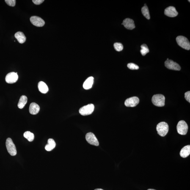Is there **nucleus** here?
Segmentation results:
<instances>
[{
    "mask_svg": "<svg viewBox=\"0 0 190 190\" xmlns=\"http://www.w3.org/2000/svg\"><path fill=\"white\" fill-rule=\"evenodd\" d=\"M147 190H155V189H148Z\"/></svg>",
    "mask_w": 190,
    "mask_h": 190,
    "instance_id": "obj_30",
    "label": "nucleus"
},
{
    "mask_svg": "<svg viewBox=\"0 0 190 190\" xmlns=\"http://www.w3.org/2000/svg\"><path fill=\"white\" fill-rule=\"evenodd\" d=\"M185 98L189 103H190V92L188 91L185 93Z\"/></svg>",
    "mask_w": 190,
    "mask_h": 190,
    "instance_id": "obj_27",
    "label": "nucleus"
},
{
    "mask_svg": "<svg viewBox=\"0 0 190 190\" xmlns=\"http://www.w3.org/2000/svg\"><path fill=\"white\" fill-rule=\"evenodd\" d=\"M169 60V59H168H168H167V60Z\"/></svg>",
    "mask_w": 190,
    "mask_h": 190,
    "instance_id": "obj_31",
    "label": "nucleus"
},
{
    "mask_svg": "<svg viewBox=\"0 0 190 190\" xmlns=\"http://www.w3.org/2000/svg\"><path fill=\"white\" fill-rule=\"evenodd\" d=\"M176 41L178 45L181 47L187 50H190V42L186 37L182 36H178L176 37Z\"/></svg>",
    "mask_w": 190,
    "mask_h": 190,
    "instance_id": "obj_3",
    "label": "nucleus"
},
{
    "mask_svg": "<svg viewBox=\"0 0 190 190\" xmlns=\"http://www.w3.org/2000/svg\"><path fill=\"white\" fill-rule=\"evenodd\" d=\"M27 97L25 95H22L20 97L19 101L18 102V107L20 109H23L27 103Z\"/></svg>",
    "mask_w": 190,
    "mask_h": 190,
    "instance_id": "obj_20",
    "label": "nucleus"
},
{
    "mask_svg": "<svg viewBox=\"0 0 190 190\" xmlns=\"http://www.w3.org/2000/svg\"><path fill=\"white\" fill-rule=\"evenodd\" d=\"M141 11H142V13L144 16L147 20H150V17L149 11L148 8L147 6L146 5L143 7Z\"/></svg>",
    "mask_w": 190,
    "mask_h": 190,
    "instance_id": "obj_21",
    "label": "nucleus"
},
{
    "mask_svg": "<svg viewBox=\"0 0 190 190\" xmlns=\"http://www.w3.org/2000/svg\"><path fill=\"white\" fill-rule=\"evenodd\" d=\"M56 143L54 139H50L48 140V144L45 146V149L47 151H50L53 150L56 147Z\"/></svg>",
    "mask_w": 190,
    "mask_h": 190,
    "instance_id": "obj_18",
    "label": "nucleus"
},
{
    "mask_svg": "<svg viewBox=\"0 0 190 190\" xmlns=\"http://www.w3.org/2000/svg\"><path fill=\"white\" fill-rule=\"evenodd\" d=\"M86 139L88 143L91 145L98 146L99 142L95 134L92 133H89L86 134Z\"/></svg>",
    "mask_w": 190,
    "mask_h": 190,
    "instance_id": "obj_7",
    "label": "nucleus"
},
{
    "mask_svg": "<svg viewBox=\"0 0 190 190\" xmlns=\"http://www.w3.org/2000/svg\"><path fill=\"white\" fill-rule=\"evenodd\" d=\"M190 154V145L185 146L180 152V156L183 158H186L189 156Z\"/></svg>",
    "mask_w": 190,
    "mask_h": 190,
    "instance_id": "obj_16",
    "label": "nucleus"
},
{
    "mask_svg": "<svg viewBox=\"0 0 190 190\" xmlns=\"http://www.w3.org/2000/svg\"><path fill=\"white\" fill-rule=\"evenodd\" d=\"M165 65L166 68L169 70H180L181 69L180 66L178 64L171 60H166L165 62Z\"/></svg>",
    "mask_w": 190,
    "mask_h": 190,
    "instance_id": "obj_9",
    "label": "nucleus"
},
{
    "mask_svg": "<svg viewBox=\"0 0 190 190\" xmlns=\"http://www.w3.org/2000/svg\"><path fill=\"white\" fill-rule=\"evenodd\" d=\"M141 49L140 52L141 54L143 56H145L147 53L149 52V50L147 45L145 44H143L141 45Z\"/></svg>",
    "mask_w": 190,
    "mask_h": 190,
    "instance_id": "obj_23",
    "label": "nucleus"
},
{
    "mask_svg": "<svg viewBox=\"0 0 190 190\" xmlns=\"http://www.w3.org/2000/svg\"><path fill=\"white\" fill-rule=\"evenodd\" d=\"M6 146L8 152L11 156H15L17 154L16 147L11 139L8 138L6 142Z\"/></svg>",
    "mask_w": 190,
    "mask_h": 190,
    "instance_id": "obj_4",
    "label": "nucleus"
},
{
    "mask_svg": "<svg viewBox=\"0 0 190 190\" xmlns=\"http://www.w3.org/2000/svg\"><path fill=\"white\" fill-rule=\"evenodd\" d=\"M39 91L42 93L45 94L48 91L49 89L47 85L43 81H40L38 85Z\"/></svg>",
    "mask_w": 190,
    "mask_h": 190,
    "instance_id": "obj_17",
    "label": "nucleus"
},
{
    "mask_svg": "<svg viewBox=\"0 0 190 190\" xmlns=\"http://www.w3.org/2000/svg\"><path fill=\"white\" fill-rule=\"evenodd\" d=\"M127 66L128 68L131 70H138L139 68V66L133 63L128 64Z\"/></svg>",
    "mask_w": 190,
    "mask_h": 190,
    "instance_id": "obj_25",
    "label": "nucleus"
},
{
    "mask_svg": "<svg viewBox=\"0 0 190 190\" xmlns=\"http://www.w3.org/2000/svg\"><path fill=\"white\" fill-rule=\"evenodd\" d=\"M165 98L164 95L161 94H157L153 96L152 102L154 105L158 107L164 106L165 105Z\"/></svg>",
    "mask_w": 190,
    "mask_h": 190,
    "instance_id": "obj_2",
    "label": "nucleus"
},
{
    "mask_svg": "<svg viewBox=\"0 0 190 190\" xmlns=\"http://www.w3.org/2000/svg\"><path fill=\"white\" fill-rule=\"evenodd\" d=\"M24 137L28 140L29 142H32L34 139V135L30 131H27L25 132L23 135Z\"/></svg>",
    "mask_w": 190,
    "mask_h": 190,
    "instance_id": "obj_22",
    "label": "nucleus"
},
{
    "mask_svg": "<svg viewBox=\"0 0 190 190\" xmlns=\"http://www.w3.org/2000/svg\"><path fill=\"white\" fill-rule=\"evenodd\" d=\"M18 76L17 73L11 72L6 75L5 81L8 84H14L18 80Z\"/></svg>",
    "mask_w": 190,
    "mask_h": 190,
    "instance_id": "obj_10",
    "label": "nucleus"
},
{
    "mask_svg": "<svg viewBox=\"0 0 190 190\" xmlns=\"http://www.w3.org/2000/svg\"><path fill=\"white\" fill-rule=\"evenodd\" d=\"M95 109V106L91 103L83 106L79 109V112L81 115L85 116L91 114Z\"/></svg>",
    "mask_w": 190,
    "mask_h": 190,
    "instance_id": "obj_5",
    "label": "nucleus"
},
{
    "mask_svg": "<svg viewBox=\"0 0 190 190\" xmlns=\"http://www.w3.org/2000/svg\"><path fill=\"white\" fill-rule=\"evenodd\" d=\"M94 79V78L92 76L88 78L83 84V88L85 89H89L91 88L93 85Z\"/></svg>",
    "mask_w": 190,
    "mask_h": 190,
    "instance_id": "obj_15",
    "label": "nucleus"
},
{
    "mask_svg": "<svg viewBox=\"0 0 190 190\" xmlns=\"http://www.w3.org/2000/svg\"><path fill=\"white\" fill-rule=\"evenodd\" d=\"M189 1V2H190V1Z\"/></svg>",
    "mask_w": 190,
    "mask_h": 190,
    "instance_id": "obj_32",
    "label": "nucleus"
},
{
    "mask_svg": "<svg viewBox=\"0 0 190 190\" xmlns=\"http://www.w3.org/2000/svg\"><path fill=\"white\" fill-rule=\"evenodd\" d=\"M32 2L36 5H40L44 1V0H33Z\"/></svg>",
    "mask_w": 190,
    "mask_h": 190,
    "instance_id": "obj_28",
    "label": "nucleus"
},
{
    "mask_svg": "<svg viewBox=\"0 0 190 190\" xmlns=\"http://www.w3.org/2000/svg\"><path fill=\"white\" fill-rule=\"evenodd\" d=\"M122 24L128 30H133L135 28L134 20L129 18L125 19Z\"/></svg>",
    "mask_w": 190,
    "mask_h": 190,
    "instance_id": "obj_13",
    "label": "nucleus"
},
{
    "mask_svg": "<svg viewBox=\"0 0 190 190\" xmlns=\"http://www.w3.org/2000/svg\"><path fill=\"white\" fill-rule=\"evenodd\" d=\"M31 23L34 26L37 27H42L44 26L45 22L42 18L37 16H33L30 18Z\"/></svg>",
    "mask_w": 190,
    "mask_h": 190,
    "instance_id": "obj_11",
    "label": "nucleus"
},
{
    "mask_svg": "<svg viewBox=\"0 0 190 190\" xmlns=\"http://www.w3.org/2000/svg\"><path fill=\"white\" fill-rule=\"evenodd\" d=\"M164 14L166 16L171 17H175L178 15V12L175 8L172 6L169 7L165 9Z\"/></svg>",
    "mask_w": 190,
    "mask_h": 190,
    "instance_id": "obj_12",
    "label": "nucleus"
},
{
    "mask_svg": "<svg viewBox=\"0 0 190 190\" xmlns=\"http://www.w3.org/2000/svg\"><path fill=\"white\" fill-rule=\"evenodd\" d=\"M169 129L168 125L166 122H160L157 125L156 130L158 133L162 137L165 136L167 134Z\"/></svg>",
    "mask_w": 190,
    "mask_h": 190,
    "instance_id": "obj_1",
    "label": "nucleus"
},
{
    "mask_svg": "<svg viewBox=\"0 0 190 190\" xmlns=\"http://www.w3.org/2000/svg\"><path fill=\"white\" fill-rule=\"evenodd\" d=\"M15 37L20 43L22 44L26 42V37L22 32L19 31L16 32L15 34Z\"/></svg>",
    "mask_w": 190,
    "mask_h": 190,
    "instance_id": "obj_19",
    "label": "nucleus"
},
{
    "mask_svg": "<svg viewBox=\"0 0 190 190\" xmlns=\"http://www.w3.org/2000/svg\"><path fill=\"white\" fill-rule=\"evenodd\" d=\"M8 5L11 7H14L15 5L16 1L15 0H5V1Z\"/></svg>",
    "mask_w": 190,
    "mask_h": 190,
    "instance_id": "obj_26",
    "label": "nucleus"
},
{
    "mask_svg": "<svg viewBox=\"0 0 190 190\" xmlns=\"http://www.w3.org/2000/svg\"><path fill=\"white\" fill-rule=\"evenodd\" d=\"M114 47L116 51H120L123 49V46L121 43H114Z\"/></svg>",
    "mask_w": 190,
    "mask_h": 190,
    "instance_id": "obj_24",
    "label": "nucleus"
},
{
    "mask_svg": "<svg viewBox=\"0 0 190 190\" xmlns=\"http://www.w3.org/2000/svg\"><path fill=\"white\" fill-rule=\"evenodd\" d=\"M40 107L37 103H31L30 105L29 111L31 114L35 115L38 113L40 111Z\"/></svg>",
    "mask_w": 190,
    "mask_h": 190,
    "instance_id": "obj_14",
    "label": "nucleus"
},
{
    "mask_svg": "<svg viewBox=\"0 0 190 190\" xmlns=\"http://www.w3.org/2000/svg\"><path fill=\"white\" fill-rule=\"evenodd\" d=\"M139 99L136 97H133L126 100L125 105L128 107H134L139 104Z\"/></svg>",
    "mask_w": 190,
    "mask_h": 190,
    "instance_id": "obj_8",
    "label": "nucleus"
},
{
    "mask_svg": "<svg viewBox=\"0 0 190 190\" xmlns=\"http://www.w3.org/2000/svg\"><path fill=\"white\" fill-rule=\"evenodd\" d=\"M188 127L187 124L184 120H181L179 122L177 126V130L179 134L185 135L187 134L188 130Z\"/></svg>",
    "mask_w": 190,
    "mask_h": 190,
    "instance_id": "obj_6",
    "label": "nucleus"
},
{
    "mask_svg": "<svg viewBox=\"0 0 190 190\" xmlns=\"http://www.w3.org/2000/svg\"><path fill=\"white\" fill-rule=\"evenodd\" d=\"M95 190H104L102 189H95Z\"/></svg>",
    "mask_w": 190,
    "mask_h": 190,
    "instance_id": "obj_29",
    "label": "nucleus"
}]
</instances>
